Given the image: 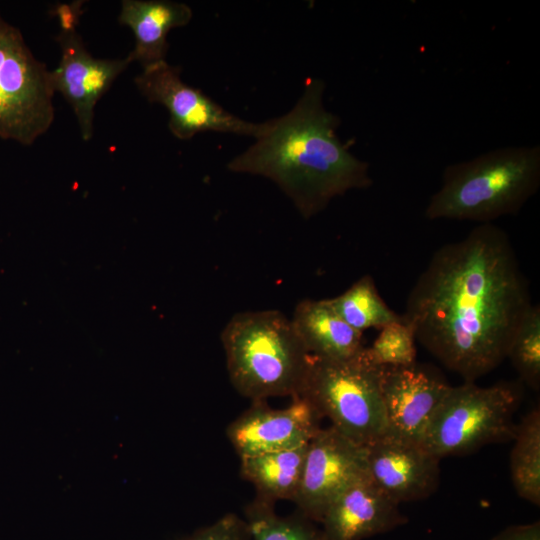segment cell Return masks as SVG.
Returning <instances> with one entry per match:
<instances>
[{
  "mask_svg": "<svg viewBox=\"0 0 540 540\" xmlns=\"http://www.w3.org/2000/svg\"><path fill=\"white\" fill-rule=\"evenodd\" d=\"M83 2H73L71 4H59L51 11L52 15L59 20L61 30L76 29L79 18L83 13Z\"/></svg>",
  "mask_w": 540,
  "mask_h": 540,
  "instance_id": "cb8c5ba5",
  "label": "cell"
},
{
  "mask_svg": "<svg viewBox=\"0 0 540 540\" xmlns=\"http://www.w3.org/2000/svg\"><path fill=\"white\" fill-rule=\"evenodd\" d=\"M367 476L366 447L332 426L320 428L308 444L300 486L292 502L300 513L320 522L344 490Z\"/></svg>",
  "mask_w": 540,
  "mask_h": 540,
  "instance_id": "9c48e42d",
  "label": "cell"
},
{
  "mask_svg": "<svg viewBox=\"0 0 540 540\" xmlns=\"http://www.w3.org/2000/svg\"><path fill=\"white\" fill-rule=\"evenodd\" d=\"M521 400L516 384L482 387L474 382L451 386L426 429L421 445L439 459L511 440Z\"/></svg>",
  "mask_w": 540,
  "mask_h": 540,
  "instance_id": "8992f818",
  "label": "cell"
},
{
  "mask_svg": "<svg viewBox=\"0 0 540 540\" xmlns=\"http://www.w3.org/2000/svg\"><path fill=\"white\" fill-rule=\"evenodd\" d=\"M510 473L517 495L540 504V409L533 408L516 424Z\"/></svg>",
  "mask_w": 540,
  "mask_h": 540,
  "instance_id": "ac0fdd59",
  "label": "cell"
},
{
  "mask_svg": "<svg viewBox=\"0 0 540 540\" xmlns=\"http://www.w3.org/2000/svg\"><path fill=\"white\" fill-rule=\"evenodd\" d=\"M510 359L521 380L531 389L540 388V306L532 304L511 343Z\"/></svg>",
  "mask_w": 540,
  "mask_h": 540,
  "instance_id": "44dd1931",
  "label": "cell"
},
{
  "mask_svg": "<svg viewBox=\"0 0 540 540\" xmlns=\"http://www.w3.org/2000/svg\"><path fill=\"white\" fill-rule=\"evenodd\" d=\"M229 379L252 401L298 397L310 354L291 319L278 310L236 313L221 332Z\"/></svg>",
  "mask_w": 540,
  "mask_h": 540,
  "instance_id": "277c9868",
  "label": "cell"
},
{
  "mask_svg": "<svg viewBox=\"0 0 540 540\" xmlns=\"http://www.w3.org/2000/svg\"><path fill=\"white\" fill-rule=\"evenodd\" d=\"M325 86L309 78L295 106L268 120L266 132L227 165L232 172L272 180L306 219L334 198L373 184L369 164L337 135L340 119L324 106Z\"/></svg>",
  "mask_w": 540,
  "mask_h": 540,
  "instance_id": "7a4b0ae2",
  "label": "cell"
},
{
  "mask_svg": "<svg viewBox=\"0 0 540 540\" xmlns=\"http://www.w3.org/2000/svg\"><path fill=\"white\" fill-rule=\"evenodd\" d=\"M539 186V145L492 149L445 167L425 217L492 223L518 213Z\"/></svg>",
  "mask_w": 540,
  "mask_h": 540,
  "instance_id": "3957f363",
  "label": "cell"
},
{
  "mask_svg": "<svg viewBox=\"0 0 540 540\" xmlns=\"http://www.w3.org/2000/svg\"><path fill=\"white\" fill-rule=\"evenodd\" d=\"M328 300L338 315L361 333L402 320L381 298L370 275L362 276L342 294Z\"/></svg>",
  "mask_w": 540,
  "mask_h": 540,
  "instance_id": "d6986e66",
  "label": "cell"
},
{
  "mask_svg": "<svg viewBox=\"0 0 540 540\" xmlns=\"http://www.w3.org/2000/svg\"><path fill=\"white\" fill-rule=\"evenodd\" d=\"M531 306L509 236L484 223L433 253L401 318L439 362L474 382L507 359Z\"/></svg>",
  "mask_w": 540,
  "mask_h": 540,
  "instance_id": "6da1fadb",
  "label": "cell"
},
{
  "mask_svg": "<svg viewBox=\"0 0 540 540\" xmlns=\"http://www.w3.org/2000/svg\"><path fill=\"white\" fill-rule=\"evenodd\" d=\"M54 93L47 66L0 13V138L29 146L44 135L54 121Z\"/></svg>",
  "mask_w": 540,
  "mask_h": 540,
  "instance_id": "52a82bcc",
  "label": "cell"
},
{
  "mask_svg": "<svg viewBox=\"0 0 540 540\" xmlns=\"http://www.w3.org/2000/svg\"><path fill=\"white\" fill-rule=\"evenodd\" d=\"M251 540H326L321 528L298 511L291 516H280L274 504L255 498L245 510Z\"/></svg>",
  "mask_w": 540,
  "mask_h": 540,
  "instance_id": "ffe728a7",
  "label": "cell"
},
{
  "mask_svg": "<svg viewBox=\"0 0 540 540\" xmlns=\"http://www.w3.org/2000/svg\"><path fill=\"white\" fill-rule=\"evenodd\" d=\"M495 540H540L539 524L534 523L507 530Z\"/></svg>",
  "mask_w": 540,
  "mask_h": 540,
  "instance_id": "d4e9b609",
  "label": "cell"
},
{
  "mask_svg": "<svg viewBox=\"0 0 540 540\" xmlns=\"http://www.w3.org/2000/svg\"><path fill=\"white\" fill-rule=\"evenodd\" d=\"M185 540H251V534L244 518L227 513Z\"/></svg>",
  "mask_w": 540,
  "mask_h": 540,
  "instance_id": "603a6c76",
  "label": "cell"
},
{
  "mask_svg": "<svg viewBox=\"0 0 540 540\" xmlns=\"http://www.w3.org/2000/svg\"><path fill=\"white\" fill-rule=\"evenodd\" d=\"M320 420L311 405L299 397L282 409L253 401L228 425L226 435L242 458L307 445L321 428Z\"/></svg>",
  "mask_w": 540,
  "mask_h": 540,
  "instance_id": "8fae6325",
  "label": "cell"
},
{
  "mask_svg": "<svg viewBox=\"0 0 540 540\" xmlns=\"http://www.w3.org/2000/svg\"><path fill=\"white\" fill-rule=\"evenodd\" d=\"M380 387L387 434L421 444L435 410L451 385L415 363L381 366Z\"/></svg>",
  "mask_w": 540,
  "mask_h": 540,
  "instance_id": "4fadbf2b",
  "label": "cell"
},
{
  "mask_svg": "<svg viewBox=\"0 0 540 540\" xmlns=\"http://www.w3.org/2000/svg\"><path fill=\"white\" fill-rule=\"evenodd\" d=\"M55 41L60 47L61 56L58 66L50 71L52 87L71 106L82 139L89 141L93 137L97 102L131 63L127 57H93L76 29L61 30L55 36Z\"/></svg>",
  "mask_w": 540,
  "mask_h": 540,
  "instance_id": "30bf717a",
  "label": "cell"
},
{
  "mask_svg": "<svg viewBox=\"0 0 540 540\" xmlns=\"http://www.w3.org/2000/svg\"><path fill=\"white\" fill-rule=\"evenodd\" d=\"M134 83L149 102L159 103L168 110L169 130L180 140L207 131L256 139L268 128V121L253 123L228 112L200 89L186 84L181 79V68L166 60L143 68Z\"/></svg>",
  "mask_w": 540,
  "mask_h": 540,
  "instance_id": "ba28073f",
  "label": "cell"
},
{
  "mask_svg": "<svg viewBox=\"0 0 540 540\" xmlns=\"http://www.w3.org/2000/svg\"><path fill=\"white\" fill-rule=\"evenodd\" d=\"M191 8L168 0H123L118 16L121 25L131 29L135 37L134 48L126 56L130 63L138 62L142 68L165 61L169 32L187 25L192 18Z\"/></svg>",
  "mask_w": 540,
  "mask_h": 540,
  "instance_id": "9a60e30c",
  "label": "cell"
},
{
  "mask_svg": "<svg viewBox=\"0 0 540 540\" xmlns=\"http://www.w3.org/2000/svg\"><path fill=\"white\" fill-rule=\"evenodd\" d=\"M365 447L370 480L398 504L424 499L438 488L440 459L420 443L386 434Z\"/></svg>",
  "mask_w": 540,
  "mask_h": 540,
  "instance_id": "7c38bea8",
  "label": "cell"
},
{
  "mask_svg": "<svg viewBox=\"0 0 540 540\" xmlns=\"http://www.w3.org/2000/svg\"><path fill=\"white\" fill-rule=\"evenodd\" d=\"M308 353L328 360H348L365 348L363 333L349 326L328 299L300 301L290 318Z\"/></svg>",
  "mask_w": 540,
  "mask_h": 540,
  "instance_id": "2e32d148",
  "label": "cell"
},
{
  "mask_svg": "<svg viewBox=\"0 0 540 540\" xmlns=\"http://www.w3.org/2000/svg\"><path fill=\"white\" fill-rule=\"evenodd\" d=\"M415 341L412 329L401 320L383 327L366 349L378 366H409L416 363Z\"/></svg>",
  "mask_w": 540,
  "mask_h": 540,
  "instance_id": "7402d4cb",
  "label": "cell"
},
{
  "mask_svg": "<svg viewBox=\"0 0 540 540\" xmlns=\"http://www.w3.org/2000/svg\"><path fill=\"white\" fill-rule=\"evenodd\" d=\"M308 444L242 457L240 474L255 487L257 498L273 504L277 500L293 501L300 486Z\"/></svg>",
  "mask_w": 540,
  "mask_h": 540,
  "instance_id": "e0dca14e",
  "label": "cell"
},
{
  "mask_svg": "<svg viewBox=\"0 0 540 540\" xmlns=\"http://www.w3.org/2000/svg\"><path fill=\"white\" fill-rule=\"evenodd\" d=\"M406 521L399 504L369 476L344 490L320 520L326 540H362L389 531Z\"/></svg>",
  "mask_w": 540,
  "mask_h": 540,
  "instance_id": "5bb4252c",
  "label": "cell"
},
{
  "mask_svg": "<svg viewBox=\"0 0 540 540\" xmlns=\"http://www.w3.org/2000/svg\"><path fill=\"white\" fill-rule=\"evenodd\" d=\"M380 369L369 358L366 347L348 360L310 355L298 397L321 418L326 417L339 433L367 446L388 432Z\"/></svg>",
  "mask_w": 540,
  "mask_h": 540,
  "instance_id": "5b68a950",
  "label": "cell"
}]
</instances>
